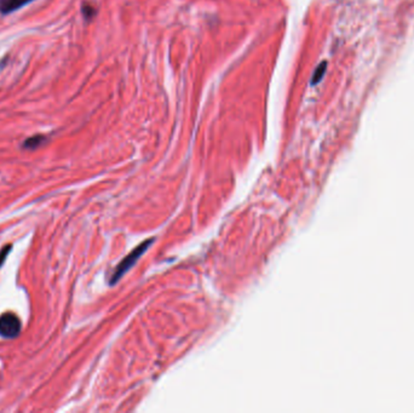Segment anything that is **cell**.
<instances>
[{"instance_id": "obj_1", "label": "cell", "mask_w": 414, "mask_h": 413, "mask_svg": "<svg viewBox=\"0 0 414 413\" xmlns=\"http://www.w3.org/2000/svg\"><path fill=\"white\" fill-rule=\"evenodd\" d=\"M150 244H152V240L143 243L142 245L138 246V247L136 248L135 251H132V252H131V255H128L127 257H126L125 260H123V262H121L120 264L116 267L115 272H114L113 276H111V284H115V282L118 281L119 279H121V276H123V275L125 274V273L127 272V270L130 269L132 265L136 264V262L138 260V258H139L140 256H142L143 253L147 251L148 246H150Z\"/></svg>"}, {"instance_id": "obj_2", "label": "cell", "mask_w": 414, "mask_h": 413, "mask_svg": "<svg viewBox=\"0 0 414 413\" xmlns=\"http://www.w3.org/2000/svg\"><path fill=\"white\" fill-rule=\"evenodd\" d=\"M21 332V321L15 314L5 313L0 316V336L15 338Z\"/></svg>"}, {"instance_id": "obj_3", "label": "cell", "mask_w": 414, "mask_h": 413, "mask_svg": "<svg viewBox=\"0 0 414 413\" xmlns=\"http://www.w3.org/2000/svg\"><path fill=\"white\" fill-rule=\"evenodd\" d=\"M33 0H0V14L7 15L23 6L28 5Z\"/></svg>"}, {"instance_id": "obj_4", "label": "cell", "mask_w": 414, "mask_h": 413, "mask_svg": "<svg viewBox=\"0 0 414 413\" xmlns=\"http://www.w3.org/2000/svg\"><path fill=\"white\" fill-rule=\"evenodd\" d=\"M46 138L44 136H40V135H38V136H33L31 137V138L26 139L23 143V148L26 149H36L38 147H40L41 144L45 143Z\"/></svg>"}, {"instance_id": "obj_5", "label": "cell", "mask_w": 414, "mask_h": 413, "mask_svg": "<svg viewBox=\"0 0 414 413\" xmlns=\"http://www.w3.org/2000/svg\"><path fill=\"white\" fill-rule=\"evenodd\" d=\"M324 68H326V63H322L321 66L317 67L316 72H315V74L312 76V84H316L321 80L322 76L324 74Z\"/></svg>"}, {"instance_id": "obj_6", "label": "cell", "mask_w": 414, "mask_h": 413, "mask_svg": "<svg viewBox=\"0 0 414 413\" xmlns=\"http://www.w3.org/2000/svg\"><path fill=\"white\" fill-rule=\"evenodd\" d=\"M82 14H84L85 18L90 20V18L94 15V9L92 8L91 5H89V4H85V5L82 6Z\"/></svg>"}, {"instance_id": "obj_7", "label": "cell", "mask_w": 414, "mask_h": 413, "mask_svg": "<svg viewBox=\"0 0 414 413\" xmlns=\"http://www.w3.org/2000/svg\"><path fill=\"white\" fill-rule=\"evenodd\" d=\"M10 251H11V245H9V246H5L4 248H2L1 250V252H0V265L2 264V263H4V260H5V258H6V256L9 255V252Z\"/></svg>"}]
</instances>
